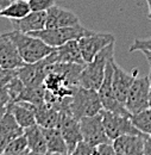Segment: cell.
<instances>
[{"instance_id":"33","label":"cell","mask_w":151,"mask_h":155,"mask_svg":"<svg viewBox=\"0 0 151 155\" xmlns=\"http://www.w3.org/2000/svg\"><path fill=\"white\" fill-rule=\"evenodd\" d=\"M142 53L145 55V58H146V60H148L149 66H150V68H151V53H150V51H148V50H143Z\"/></svg>"},{"instance_id":"31","label":"cell","mask_w":151,"mask_h":155,"mask_svg":"<svg viewBox=\"0 0 151 155\" xmlns=\"http://www.w3.org/2000/svg\"><path fill=\"white\" fill-rule=\"evenodd\" d=\"M144 155H151V136L146 135L144 138Z\"/></svg>"},{"instance_id":"19","label":"cell","mask_w":151,"mask_h":155,"mask_svg":"<svg viewBox=\"0 0 151 155\" xmlns=\"http://www.w3.org/2000/svg\"><path fill=\"white\" fill-rule=\"evenodd\" d=\"M24 136L26 137L27 142V149L39 154H48V147L45 142V137L43 134L42 127H39L37 123L27 127L24 129Z\"/></svg>"},{"instance_id":"10","label":"cell","mask_w":151,"mask_h":155,"mask_svg":"<svg viewBox=\"0 0 151 155\" xmlns=\"http://www.w3.org/2000/svg\"><path fill=\"white\" fill-rule=\"evenodd\" d=\"M45 61L48 64L50 63H79V64H86L85 60L82 58L79 41H69L64 43L61 47H57L54 49V51L45 58Z\"/></svg>"},{"instance_id":"1","label":"cell","mask_w":151,"mask_h":155,"mask_svg":"<svg viewBox=\"0 0 151 155\" xmlns=\"http://www.w3.org/2000/svg\"><path fill=\"white\" fill-rule=\"evenodd\" d=\"M8 35L14 42L19 51V55L21 56L25 63L38 62L44 58H47L48 55H50L55 49L31 34H25V32L13 30L8 32Z\"/></svg>"},{"instance_id":"38","label":"cell","mask_w":151,"mask_h":155,"mask_svg":"<svg viewBox=\"0 0 151 155\" xmlns=\"http://www.w3.org/2000/svg\"><path fill=\"white\" fill-rule=\"evenodd\" d=\"M6 111H7V107H0V119L2 118V116L5 115Z\"/></svg>"},{"instance_id":"20","label":"cell","mask_w":151,"mask_h":155,"mask_svg":"<svg viewBox=\"0 0 151 155\" xmlns=\"http://www.w3.org/2000/svg\"><path fill=\"white\" fill-rule=\"evenodd\" d=\"M35 114H36V123L39 127L57 128L59 119V110H57L55 106L44 101L35 106Z\"/></svg>"},{"instance_id":"37","label":"cell","mask_w":151,"mask_h":155,"mask_svg":"<svg viewBox=\"0 0 151 155\" xmlns=\"http://www.w3.org/2000/svg\"><path fill=\"white\" fill-rule=\"evenodd\" d=\"M24 155H47V154H39V153H35V152H31V150H29V149H27Z\"/></svg>"},{"instance_id":"39","label":"cell","mask_w":151,"mask_h":155,"mask_svg":"<svg viewBox=\"0 0 151 155\" xmlns=\"http://www.w3.org/2000/svg\"><path fill=\"white\" fill-rule=\"evenodd\" d=\"M25 154V152L24 153H19V154H17V153H6V152H4V153H1L0 155H24Z\"/></svg>"},{"instance_id":"22","label":"cell","mask_w":151,"mask_h":155,"mask_svg":"<svg viewBox=\"0 0 151 155\" xmlns=\"http://www.w3.org/2000/svg\"><path fill=\"white\" fill-rule=\"evenodd\" d=\"M31 12L30 5L27 0H12L7 7L2 10L0 17L7 19H20Z\"/></svg>"},{"instance_id":"32","label":"cell","mask_w":151,"mask_h":155,"mask_svg":"<svg viewBox=\"0 0 151 155\" xmlns=\"http://www.w3.org/2000/svg\"><path fill=\"white\" fill-rule=\"evenodd\" d=\"M11 1H12V0H0V13L2 12V10H4L5 7H7V6L10 5Z\"/></svg>"},{"instance_id":"18","label":"cell","mask_w":151,"mask_h":155,"mask_svg":"<svg viewBox=\"0 0 151 155\" xmlns=\"http://www.w3.org/2000/svg\"><path fill=\"white\" fill-rule=\"evenodd\" d=\"M45 21H47V12L31 11L29 15H26L20 19H12L11 24L13 29L17 31L31 34L45 29Z\"/></svg>"},{"instance_id":"12","label":"cell","mask_w":151,"mask_h":155,"mask_svg":"<svg viewBox=\"0 0 151 155\" xmlns=\"http://www.w3.org/2000/svg\"><path fill=\"white\" fill-rule=\"evenodd\" d=\"M24 64L25 62L19 55L18 49L8 32L0 34V67L7 69H18Z\"/></svg>"},{"instance_id":"34","label":"cell","mask_w":151,"mask_h":155,"mask_svg":"<svg viewBox=\"0 0 151 155\" xmlns=\"http://www.w3.org/2000/svg\"><path fill=\"white\" fill-rule=\"evenodd\" d=\"M149 79H150V88H149V109L151 110V68L149 73Z\"/></svg>"},{"instance_id":"30","label":"cell","mask_w":151,"mask_h":155,"mask_svg":"<svg viewBox=\"0 0 151 155\" xmlns=\"http://www.w3.org/2000/svg\"><path fill=\"white\" fill-rule=\"evenodd\" d=\"M99 149H100V153L101 155H117L115 154V150H114L113 146L110 143H102L100 146H96Z\"/></svg>"},{"instance_id":"14","label":"cell","mask_w":151,"mask_h":155,"mask_svg":"<svg viewBox=\"0 0 151 155\" xmlns=\"http://www.w3.org/2000/svg\"><path fill=\"white\" fill-rule=\"evenodd\" d=\"M142 135H123L112 141L117 155H144V138Z\"/></svg>"},{"instance_id":"7","label":"cell","mask_w":151,"mask_h":155,"mask_svg":"<svg viewBox=\"0 0 151 155\" xmlns=\"http://www.w3.org/2000/svg\"><path fill=\"white\" fill-rule=\"evenodd\" d=\"M57 128L62 133V136L67 143L68 153H72L76 144L82 141V134L80 128V120L76 118L69 107L59 110V119Z\"/></svg>"},{"instance_id":"28","label":"cell","mask_w":151,"mask_h":155,"mask_svg":"<svg viewBox=\"0 0 151 155\" xmlns=\"http://www.w3.org/2000/svg\"><path fill=\"white\" fill-rule=\"evenodd\" d=\"M93 148H94L93 146H91L89 143L82 140L76 144V147L73 149L70 155H92Z\"/></svg>"},{"instance_id":"11","label":"cell","mask_w":151,"mask_h":155,"mask_svg":"<svg viewBox=\"0 0 151 155\" xmlns=\"http://www.w3.org/2000/svg\"><path fill=\"white\" fill-rule=\"evenodd\" d=\"M139 75L138 69L134 68L131 73L125 72L113 60V78H112V87L115 98L125 105L129 90L133 84L134 79Z\"/></svg>"},{"instance_id":"23","label":"cell","mask_w":151,"mask_h":155,"mask_svg":"<svg viewBox=\"0 0 151 155\" xmlns=\"http://www.w3.org/2000/svg\"><path fill=\"white\" fill-rule=\"evenodd\" d=\"M131 120L138 130L143 134L151 136V110L146 109L138 114L131 115Z\"/></svg>"},{"instance_id":"2","label":"cell","mask_w":151,"mask_h":155,"mask_svg":"<svg viewBox=\"0 0 151 155\" xmlns=\"http://www.w3.org/2000/svg\"><path fill=\"white\" fill-rule=\"evenodd\" d=\"M114 56V42L105 47L91 62H87L80 75V86L98 91L102 84L107 62Z\"/></svg>"},{"instance_id":"13","label":"cell","mask_w":151,"mask_h":155,"mask_svg":"<svg viewBox=\"0 0 151 155\" xmlns=\"http://www.w3.org/2000/svg\"><path fill=\"white\" fill-rule=\"evenodd\" d=\"M47 64L48 63L44 58L35 63H25L24 66L17 69V75L26 87L40 86L43 85L44 79L47 77Z\"/></svg>"},{"instance_id":"35","label":"cell","mask_w":151,"mask_h":155,"mask_svg":"<svg viewBox=\"0 0 151 155\" xmlns=\"http://www.w3.org/2000/svg\"><path fill=\"white\" fill-rule=\"evenodd\" d=\"M148 4V8H149V13H148V19L151 20V0H146Z\"/></svg>"},{"instance_id":"40","label":"cell","mask_w":151,"mask_h":155,"mask_svg":"<svg viewBox=\"0 0 151 155\" xmlns=\"http://www.w3.org/2000/svg\"><path fill=\"white\" fill-rule=\"evenodd\" d=\"M50 155H70V153H55V154H50Z\"/></svg>"},{"instance_id":"8","label":"cell","mask_w":151,"mask_h":155,"mask_svg":"<svg viewBox=\"0 0 151 155\" xmlns=\"http://www.w3.org/2000/svg\"><path fill=\"white\" fill-rule=\"evenodd\" d=\"M77 41H79L82 58L85 60V62L87 63V62H91L99 54L100 50H102L108 44L115 42V38L110 32H94V31H92L89 35H86Z\"/></svg>"},{"instance_id":"6","label":"cell","mask_w":151,"mask_h":155,"mask_svg":"<svg viewBox=\"0 0 151 155\" xmlns=\"http://www.w3.org/2000/svg\"><path fill=\"white\" fill-rule=\"evenodd\" d=\"M149 88H150L149 74L145 77L138 75L134 79L125 101V106L131 115L149 109Z\"/></svg>"},{"instance_id":"24","label":"cell","mask_w":151,"mask_h":155,"mask_svg":"<svg viewBox=\"0 0 151 155\" xmlns=\"http://www.w3.org/2000/svg\"><path fill=\"white\" fill-rule=\"evenodd\" d=\"M5 87H6L10 97L12 99V101H17L20 97V94L23 93L24 88H25V85L18 78V75H16L7 85H5Z\"/></svg>"},{"instance_id":"25","label":"cell","mask_w":151,"mask_h":155,"mask_svg":"<svg viewBox=\"0 0 151 155\" xmlns=\"http://www.w3.org/2000/svg\"><path fill=\"white\" fill-rule=\"evenodd\" d=\"M27 150V142H26V137L23 135L18 136L16 138H13L12 141H10L5 148L4 152L6 153H24Z\"/></svg>"},{"instance_id":"36","label":"cell","mask_w":151,"mask_h":155,"mask_svg":"<svg viewBox=\"0 0 151 155\" xmlns=\"http://www.w3.org/2000/svg\"><path fill=\"white\" fill-rule=\"evenodd\" d=\"M92 155H101L100 149H99L98 147H94V148H93V152H92Z\"/></svg>"},{"instance_id":"26","label":"cell","mask_w":151,"mask_h":155,"mask_svg":"<svg viewBox=\"0 0 151 155\" xmlns=\"http://www.w3.org/2000/svg\"><path fill=\"white\" fill-rule=\"evenodd\" d=\"M31 11L35 12H47L55 4V0H27Z\"/></svg>"},{"instance_id":"4","label":"cell","mask_w":151,"mask_h":155,"mask_svg":"<svg viewBox=\"0 0 151 155\" xmlns=\"http://www.w3.org/2000/svg\"><path fill=\"white\" fill-rule=\"evenodd\" d=\"M92 31L86 29L82 24L75 26H64V28H53V29H43L37 32H31V35L40 38L48 45L57 48L63 45L64 43L74 39H80L81 37L89 35Z\"/></svg>"},{"instance_id":"5","label":"cell","mask_w":151,"mask_h":155,"mask_svg":"<svg viewBox=\"0 0 151 155\" xmlns=\"http://www.w3.org/2000/svg\"><path fill=\"white\" fill-rule=\"evenodd\" d=\"M100 116L102 119V124L105 131L111 141L123 135H142L143 133L136 128L132 123L131 117L118 115L107 110H101Z\"/></svg>"},{"instance_id":"15","label":"cell","mask_w":151,"mask_h":155,"mask_svg":"<svg viewBox=\"0 0 151 155\" xmlns=\"http://www.w3.org/2000/svg\"><path fill=\"white\" fill-rule=\"evenodd\" d=\"M81 24L80 18L76 16L73 11L67 8L59 7L54 5L51 8L47 11V21L45 29L53 28H64V26H75Z\"/></svg>"},{"instance_id":"16","label":"cell","mask_w":151,"mask_h":155,"mask_svg":"<svg viewBox=\"0 0 151 155\" xmlns=\"http://www.w3.org/2000/svg\"><path fill=\"white\" fill-rule=\"evenodd\" d=\"M7 110L13 115L14 119L23 129L36 124L35 105L31 103L23 101V100L11 101L7 105Z\"/></svg>"},{"instance_id":"27","label":"cell","mask_w":151,"mask_h":155,"mask_svg":"<svg viewBox=\"0 0 151 155\" xmlns=\"http://www.w3.org/2000/svg\"><path fill=\"white\" fill-rule=\"evenodd\" d=\"M143 50H148L151 53V37L150 38H136L131 44L129 51H143Z\"/></svg>"},{"instance_id":"17","label":"cell","mask_w":151,"mask_h":155,"mask_svg":"<svg viewBox=\"0 0 151 155\" xmlns=\"http://www.w3.org/2000/svg\"><path fill=\"white\" fill-rule=\"evenodd\" d=\"M24 134V129L17 123L13 115L7 110L0 119V154L4 153L7 143Z\"/></svg>"},{"instance_id":"3","label":"cell","mask_w":151,"mask_h":155,"mask_svg":"<svg viewBox=\"0 0 151 155\" xmlns=\"http://www.w3.org/2000/svg\"><path fill=\"white\" fill-rule=\"evenodd\" d=\"M69 109L72 114L80 120L83 117L99 115L102 110V104L98 91L79 86L70 97Z\"/></svg>"},{"instance_id":"21","label":"cell","mask_w":151,"mask_h":155,"mask_svg":"<svg viewBox=\"0 0 151 155\" xmlns=\"http://www.w3.org/2000/svg\"><path fill=\"white\" fill-rule=\"evenodd\" d=\"M43 134L45 137L47 147H48V154H55V153H68L67 143L62 136V133L58 128H42Z\"/></svg>"},{"instance_id":"9","label":"cell","mask_w":151,"mask_h":155,"mask_svg":"<svg viewBox=\"0 0 151 155\" xmlns=\"http://www.w3.org/2000/svg\"><path fill=\"white\" fill-rule=\"evenodd\" d=\"M80 128L83 141L91 146L96 147L102 143H110L111 140L105 131L100 114L91 117H83L80 119Z\"/></svg>"},{"instance_id":"29","label":"cell","mask_w":151,"mask_h":155,"mask_svg":"<svg viewBox=\"0 0 151 155\" xmlns=\"http://www.w3.org/2000/svg\"><path fill=\"white\" fill-rule=\"evenodd\" d=\"M12 101L5 86L0 87V107H7V105Z\"/></svg>"}]
</instances>
